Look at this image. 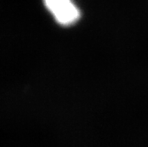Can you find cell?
Returning a JSON list of instances; mask_svg holds the SVG:
<instances>
[{
	"label": "cell",
	"mask_w": 148,
	"mask_h": 147,
	"mask_svg": "<svg viewBox=\"0 0 148 147\" xmlns=\"http://www.w3.org/2000/svg\"><path fill=\"white\" fill-rule=\"evenodd\" d=\"M44 4L61 26H72L81 18V11L73 0H44Z\"/></svg>",
	"instance_id": "obj_1"
}]
</instances>
